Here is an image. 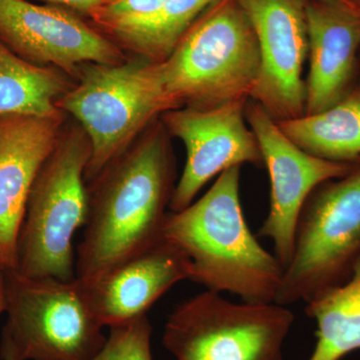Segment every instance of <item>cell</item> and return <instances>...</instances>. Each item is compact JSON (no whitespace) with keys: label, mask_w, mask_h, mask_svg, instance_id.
I'll list each match as a JSON object with an SVG mask.
<instances>
[{"label":"cell","mask_w":360,"mask_h":360,"mask_svg":"<svg viewBox=\"0 0 360 360\" xmlns=\"http://www.w3.org/2000/svg\"><path fill=\"white\" fill-rule=\"evenodd\" d=\"M214 0H165L158 18L120 44L127 53L162 61Z\"/></svg>","instance_id":"19"},{"label":"cell","mask_w":360,"mask_h":360,"mask_svg":"<svg viewBox=\"0 0 360 360\" xmlns=\"http://www.w3.org/2000/svg\"><path fill=\"white\" fill-rule=\"evenodd\" d=\"M165 96L174 110L210 108L246 99L259 75V45L238 0H214L158 61Z\"/></svg>","instance_id":"3"},{"label":"cell","mask_w":360,"mask_h":360,"mask_svg":"<svg viewBox=\"0 0 360 360\" xmlns=\"http://www.w3.org/2000/svg\"><path fill=\"white\" fill-rule=\"evenodd\" d=\"M310 194L298 217L292 257L276 302H309L345 283L360 260V165Z\"/></svg>","instance_id":"6"},{"label":"cell","mask_w":360,"mask_h":360,"mask_svg":"<svg viewBox=\"0 0 360 360\" xmlns=\"http://www.w3.org/2000/svg\"><path fill=\"white\" fill-rule=\"evenodd\" d=\"M9 338L21 360H90L108 336L78 278H34L4 269Z\"/></svg>","instance_id":"8"},{"label":"cell","mask_w":360,"mask_h":360,"mask_svg":"<svg viewBox=\"0 0 360 360\" xmlns=\"http://www.w3.org/2000/svg\"><path fill=\"white\" fill-rule=\"evenodd\" d=\"M328 1H340V2H347V4H354V2L350 1V0H328ZM355 6V4H354ZM359 7V6H357Z\"/></svg>","instance_id":"25"},{"label":"cell","mask_w":360,"mask_h":360,"mask_svg":"<svg viewBox=\"0 0 360 360\" xmlns=\"http://www.w3.org/2000/svg\"><path fill=\"white\" fill-rule=\"evenodd\" d=\"M310 68L305 115L328 110L342 98L360 45V8L328 0L305 1Z\"/></svg>","instance_id":"15"},{"label":"cell","mask_w":360,"mask_h":360,"mask_svg":"<svg viewBox=\"0 0 360 360\" xmlns=\"http://www.w3.org/2000/svg\"><path fill=\"white\" fill-rule=\"evenodd\" d=\"M305 304L316 323V345L309 360H341L360 349V260L347 281Z\"/></svg>","instance_id":"18"},{"label":"cell","mask_w":360,"mask_h":360,"mask_svg":"<svg viewBox=\"0 0 360 360\" xmlns=\"http://www.w3.org/2000/svg\"><path fill=\"white\" fill-rule=\"evenodd\" d=\"M6 311V297H4V270L0 274V314Z\"/></svg>","instance_id":"24"},{"label":"cell","mask_w":360,"mask_h":360,"mask_svg":"<svg viewBox=\"0 0 360 360\" xmlns=\"http://www.w3.org/2000/svg\"><path fill=\"white\" fill-rule=\"evenodd\" d=\"M293 322L285 305L236 303L206 290L175 307L162 341L176 360H284Z\"/></svg>","instance_id":"7"},{"label":"cell","mask_w":360,"mask_h":360,"mask_svg":"<svg viewBox=\"0 0 360 360\" xmlns=\"http://www.w3.org/2000/svg\"><path fill=\"white\" fill-rule=\"evenodd\" d=\"M240 167L219 175L210 191L180 212L167 213L162 238L191 260L189 281L248 303L276 302L284 269L260 245L245 219Z\"/></svg>","instance_id":"2"},{"label":"cell","mask_w":360,"mask_h":360,"mask_svg":"<svg viewBox=\"0 0 360 360\" xmlns=\"http://www.w3.org/2000/svg\"><path fill=\"white\" fill-rule=\"evenodd\" d=\"M1 359L4 360H21L13 347V343L6 335H2Z\"/></svg>","instance_id":"23"},{"label":"cell","mask_w":360,"mask_h":360,"mask_svg":"<svg viewBox=\"0 0 360 360\" xmlns=\"http://www.w3.org/2000/svg\"><path fill=\"white\" fill-rule=\"evenodd\" d=\"M75 84L65 71L30 63L0 40V116L65 115L58 103Z\"/></svg>","instance_id":"16"},{"label":"cell","mask_w":360,"mask_h":360,"mask_svg":"<svg viewBox=\"0 0 360 360\" xmlns=\"http://www.w3.org/2000/svg\"><path fill=\"white\" fill-rule=\"evenodd\" d=\"M32 1V0H30ZM49 6L61 7L89 20L92 13L112 0H37Z\"/></svg>","instance_id":"22"},{"label":"cell","mask_w":360,"mask_h":360,"mask_svg":"<svg viewBox=\"0 0 360 360\" xmlns=\"http://www.w3.org/2000/svg\"><path fill=\"white\" fill-rule=\"evenodd\" d=\"M167 135L156 120L87 182L89 210L75 257L80 281L101 276L163 238L175 188Z\"/></svg>","instance_id":"1"},{"label":"cell","mask_w":360,"mask_h":360,"mask_svg":"<svg viewBox=\"0 0 360 360\" xmlns=\"http://www.w3.org/2000/svg\"><path fill=\"white\" fill-rule=\"evenodd\" d=\"M191 269L186 253L162 238L101 276L78 281L101 326L113 328L146 315L172 286L189 281Z\"/></svg>","instance_id":"14"},{"label":"cell","mask_w":360,"mask_h":360,"mask_svg":"<svg viewBox=\"0 0 360 360\" xmlns=\"http://www.w3.org/2000/svg\"><path fill=\"white\" fill-rule=\"evenodd\" d=\"M58 108L89 136L86 184L163 113L174 110L161 84L158 61L134 54L118 65L80 66L75 85Z\"/></svg>","instance_id":"5"},{"label":"cell","mask_w":360,"mask_h":360,"mask_svg":"<svg viewBox=\"0 0 360 360\" xmlns=\"http://www.w3.org/2000/svg\"><path fill=\"white\" fill-rule=\"evenodd\" d=\"M257 33L259 75L251 97L274 120L305 115L302 65L309 53L307 0H238Z\"/></svg>","instance_id":"12"},{"label":"cell","mask_w":360,"mask_h":360,"mask_svg":"<svg viewBox=\"0 0 360 360\" xmlns=\"http://www.w3.org/2000/svg\"><path fill=\"white\" fill-rule=\"evenodd\" d=\"M68 115L0 116V260L16 269L18 239L28 195Z\"/></svg>","instance_id":"13"},{"label":"cell","mask_w":360,"mask_h":360,"mask_svg":"<svg viewBox=\"0 0 360 360\" xmlns=\"http://www.w3.org/2000/svg\"><path fill=\"white\" fill-rule=\"evenodd\" d=\"M245 101L210 108H182L160 116L168 135L177 137L186 148V165L175 186L170 212L191 205L202 187L224 170L243 163L264 165L257 136L245 125Z\"/></svg>","instance_id":"11"},{"label":"cell","mask_w":360,"mask_h":360,"mask_svg":"<svg viewBox=\"0 0 360 360\" xmlns=\"http://www.w3.org/2000/svg\"><path fill=\"white\" fill-rule=\"evenodd\" d=\"M4 269V264H2L1 260H0V274H1V271Z\"/></svg>","instance_id":"26"},{"label":"cell","mask_w":360,"mask_h":360,"mask_svg":"<svg viewBox=\"0 0 360 360\" xmlns=\"http://www.w3.org/2000/svg\"><path fill=\"white\" fill-rule=\"evenodd\" d=\"M0 40L20 58L75 79L85 63L118 65L129 58L78 14L30 0H0Z\"/></svg>","instance_id":"10"},{"label":"cell","mask_w":360,"mask_h":360,"mask_svg":"<svg viewBox=\"0 0 360 360\" xmlns=\"http://www.w3.org/2000/svg\"><path fill=\"white\" fill-rule=\"evenodd\" d=\"M151 335L148 315L113 326L103 349L90 360H153Z\"/></svg>","instance_id":"21"},{"label":"cell","mask_w":360,"mask_h":360,"mask_svg":"<svg viewBox=\"0 0 360 360\" xmlns=\"http://www.w3.org/2000/svg\"><path fill=\"white\" fill-rule=\"evenodd\" d=\"M165 4V0H112L97 9L87 20L120 46L150 25Z\"/></svg>","instance_id":"20"},{"label":"cell","mask_w":360,"mask_h":360,"mask_svg":"<svg viewBox=\"0 0 360 360\" xmlns=\"http://www.w3.org/2000/svg\"><path fill=\"white\" fill-rule=\"evenodd\" d=\"M246 115L270 179L269 212L258 236L271 239L274 255L285 269L292 257L296 224L305 201L324 182L352 172L355 163L324 160L303 150L258 103L250 105Z\"/></svg>","instance_id":"9"},{"label":"cell","mask_w":360,"mask_h":360,"mask_svg":"<svg viewBox=\"0 0 360 360\" xmlns=\"http://www.w3.org/2000/svg\"><path fill=\"white\" fill-rule=\"evenodd\" d=\"M276 122L291 141L310 155L347 163L360 158V89L321 112Z\"/></svg>","instance_id":"17"},{"label":"cell","mask_w":360,"mask_h":360,"mask_svg":"<svg viewBox=\"0 0 360 360\" xmlns=\"http://www.w3.org/2000/svg\"><path fill=\"white\" fill-rule=\"evenodd\" d=\"M68 120L33 182L26 203L15 269L25 276L65 281L77 278L72 243L86 221L85 170L91 146L84 129Z\"/></svg>","instance_id":"4"}]
</instances>
